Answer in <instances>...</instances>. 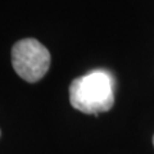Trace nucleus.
Returning <instances> with one entry per match:
<instances>
[{"label": "nucleus", "mask_w": 154, "mask_h": 154, "mask_svg": "<svg viewBox=\"0 0 154 154\" xmlns=\"http://www.w3.org/2000/svg\"><path fill=\"white\" fill-rule=\"evenodd\" d=\"M113 79L107 71L96 69L77 77L69 85V102L86 114L108 112L114 104Z\"/></svg>", "instance_id": "1"}, {"label": "nucleus", "mask_w": 154, "mask_h": 154, "mask_svg": "<svg viewBox=\"0 0 154 154\" xmlns=\"http://www.w3.org/2000/svg\"><path fill=\"white\" fill-rule=\"evenodd\" d=\"M13 69L22 80L37 82L50 67V53L36 38H22L12 48Z\"/></svg>", "instance_id": "2"}, {"label": "nucleus", "mask_w": 154, "mask_h": 154, "mask_svg": "<svg viewBox=\"0 0 154 154\" xmlns=\"http://www.w3.org/2000/svg\"><path fill=\"white\" fill-rule=\"evenodd\" d=\"M153 145H154V136H153Z\"/></svg>", "instance_id": "3"}]
</instances>
